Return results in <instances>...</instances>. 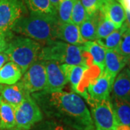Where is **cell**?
<instances>
[{"label":"cell","mask_w":130,"mask_h":130,"mask_svg":"<svg viewBox=\"0 0 130 130\" xmlns=\"http://www.w3.org/2000/svg\"><path fill=\"white\" fill-rule=\"evenodd\" d=\"M31 96L47 117L74 130H95L90 112L78 94L42 90Z\"/></svg>","instance_id":"1"},{"label":"cell","mask_w":130,"mask_h":130,"mask_svg":"<svg viewBox=\"0 0 130 130\" xmlns=\"http://www.w3.org/2000/svg\"><path fill=\"white\" fill-rule=\"evenodd\" d=\"M59 25L57 15L30 13L28 17L23 16L19 19L12 31L44 44L57 40Z\"/></svg>","instance_id":"2"},{"label":"cell","mask_w":130,"mask_h":130,"mask_svg":"<svg viewBox=\"0 0 130 130\" xmlns=\"http://www.w3.org/2000/svg\"><path fill=\"white\" fill-rule=\"evenodd\" d=\"M38 60L55 61L70 65H83L90 67L93 65L90 54L83 46H74L59 40L43 44Z\"/></svg>","instance_id":"3"},{"label":"cell","mask_w":130,"mask_h":130,"mask_svg":"<svg viewBox=\"0 0 130 130\" xmlns=\"http://www.w3.org/2000/svg\"><path fill=\"white\" fill-rule=\"evenodd\" d=\"M41 48V43L33 39L15 36L10 38L4 53L9 57V60L20 67L24 74L30 65L38 60Z\"/></svg>","instance_id":"4"},{"label":"cell","mask_w":130,"mask_h":130,"mask_svg":"<svg viewBox=\"0 0 130 130\" xmlns=\"http://www.w3.org/2000/svg\"><path fill=\"white\" fill-rule=\"evenodd\" d=\"M95 130H116L118 123L111 98L100 101L88 99Z\"/></svg>","instance_id":"5"},{"label":"cell","mask_w":130,"mask_h":130,"mask_svg":"<svg viewBox=\"0 0 130 130\" xmlns=\"http://www.w3.org/2000/svg\"><path fill=\"white\" fill-rule=\"evenodd\" d=\"M25 13L23 0H0V36H12V29Z\"/></svg>","instance_id":"6"},{"label":"cell","mask_w":130,"mask_h":130,"mask_svg":"<svg viewBox=\"0 0 130 130\" xmlns=\"http://www.w3.org/2000/svg\"><path fill=\"white\" fill-rule=\"evenodd\" d=\"M16 127L30 130L43 119V112L31 95L14 108Z\"/></svg>","instance_id":"7"},{"label":"cell","mask_w":130,"mask_h":130,"mask_svg":"<svg viewBox=\"0 0 130 130\" xmlns=\"http://www.w3.org/2000/svg\"><path fill=\"white\" fill-rule=\"evenodd\" d=\"M20 80L30 94L44 90L46 87V73L44 61L41 60L35 61L25 72Z\"/></svg>","instance_id":"8"},{"label":"cell","mask_w":130,"mask_h":130,"mask_svg":"<svg viewBox=\"0 0 130 130\" xmlns=\"http://www.w3.org/2000/svg\"><path fill=\"white\" fill-rule=\"evenodd\" d=\"M46 73L47 92H56L62 90L68 83L67 78L61 69V64L55 61H43Z\"/></svg>","instance_id":"9"},{"label":"cell","mask_w":130,"mask_h":130,"mask_svg":"<svg viewBox=\"0 0 130 130\" xmlns=\"http://www.w3.org/2000/svg\"><path fill=\"white\" fill-rule=\"evenodd\" d=\"M113 83L111 78L103 71L98 77L89 83L87 87L88 99L100 101L110 98Z\"/></svg>","instance_id":"10"},{"label":"cell","mask_w":130,"mask_h":130,"mask_svg":"<svg viewBox=\"0 0 130 130\" xmlns=\"http://www.w3.org/2000/svg\"><path fill=\"white\" fill-rule=\"evenodd\" d=\"M1 98L15 108L30 95L21 80L13 85H0Z\"/></svg>","instance_id":"11"},{"label":"cell","mask_w":130,"mask_h":130,"mask_svg":"<svg viewBox=\"0 0 130 130\" xmlns=\"http://www.w3.org/2000/svg\"><path fill=\"white\" fill-rule=\"evenodd\" d=\"M128 60L129 58L120 54L116 49H106L103 71L114 81L118 74L125 68Z\"/></svg>","instance_id":"12"},{"label":"cell","mask_w":130,"mask_h":130,"mask_svg":"<svg viewBox=\"0 0 130 130\" xmlns=\"http://www.w3.org/2000/svg\"><path fill=\"white\" fill-rule=\"evenodd\" d=\"M99 10L118 28L125 22V10L117 0H104Z\"/></svg>","instance_id":"13"},{"label":"cell","mask_w":130,"mask_h":130,"mask_svg":"<svg viewBox=\"0 0 130 130\" xmlns=\"http://www.w3.org/2000/svg\"><path fill=\"white\" fill-rule=\"evenodd\" d=\"M112 96L130 103V70L124 68L118 74L112 85Z\"/></svg>","instance_id":"14"},{"label":"cell","mask_w":130,"mask_h":130,"mask_svg":"<svg viewBox=\"0 0 130 130\" xmlns=\"http://www.w3.org/2000/svg\"><path fill=\"white\" fill-rule=\"evenodd\" d=\"M57 39L74 46H83L84 40L79 31L78 25L71 23H60L57 31Z\"/></svg>","instance_id":"15"},{"label":"cell","mask_w":130,"mask_h":130,"mask_svg":"<svg viewBox=\"0 0 130 130\" xmlns=\"http://www.w3.org/2000/svg\"><path fill=\"white\" fill-rule=\"evenodd\" d=\"M61 69L64 72L68 82L74 92H77L79 85L83 79L84 75L89 67L83 65H70L61 64Z\"/></svg>","instance_id":"16"},{"label":"cell","mask_w":130,"mask_h":130,"mask_svg":"<svg viewBox=\"0 0 130 130\" xmlns=\"http://www.w3.org/2000/svg\"><path fill=\"white\" fill-rule=\"evenodd\" d=\"M23 74L20 67L9 61L0 69V85H13L21 79Z\"/></svg>","instance_id":"17"},{"label":"cell","mask_w":130,"mask_h":130,"mask_svg":"<svg viewBox=\"0 0 130 130\" xmlns=\"http://www.w3.org/2000/svg\"><path fill=\"white\" fill-rule=\"evenodd\" d=\"M15 126L14 108L0 97V130L12 129Z\"/></svg>","instance_id":"18"},{"label":"cell","mask_w":130,"mask_h":130,"mask_svg":"<svg viewBox=\"0 0 130 130\" xmlns=\"http://www.w3.org/2000/svg\"><path fill=\"white\" fill-rule=\"evenodd\" d=\"M84 50L88 51L92 57L93 64L98 66L103 72L105 67V56L106 48L98 44L95 41H85L82 46Z\"/></svg>","instance_id":"19"},{"label":"cell","mask_w":130,"mask_h":130,"mask_svg":"<svg viewBox=\"0 0 130 130\" xmlns=\"http://www.w3.org/2000/svg\"><path fill=\"white\" fill-rule=\"evenodd\" d=\"M101 12L98 10L92 16L88 17L79 26L82 37L85 41L97 40V25Z\"/></svg>","instance_id":"20"},{"label":"cell","mask_w":130,"mask_h":130,"mask_svg":"<svg viewBox=\"0 0 130 130\" xmlns=\"http://www.w3.org/2000/svg\"><path fill=\"white\" fill-rule=\"evenodd\" d=\"M111 101L118 125L123 124L130 126V103L113 96Z\"/></svg>","instance_id":"21"},{"label":"cell","mask_w":130,"mask_h":130,"mask_svg":"<svg viewBox=\"0 0 130 130\" xmlns=\"http://www.w3.org/2000/svg\"><path fill=\"white\" fill-rule=\"evenodd\" d=\"M31 14L57 15L49 0H23Z\"/></svg>","instance_id":"22"},{"label":"cell","mask_w":130,"mask_h":130,"mask_svg":"<svg viewBox=\"0 0 130 130\" xmlns=\"http://www.w3.org/2000/svg\"><path fill=\"white\" fill-rule=\"evenodd\" d=\"M126 29V25L124 23L121 28L116 29L109 36L103 39H98L95 41L106 49H116L121 42L123 33L124 32Z\"/></svg>","instance_id":"23"},{"label":"cell","mask_w":130,"mask_h":130,"mask_svg":"<svg viewBox=\"0 0 130 130\" xmlns=\"http://www.w3.org/2000/svg\"><path fill=\"white\" fill-rule=\"evenodd\" d=\"M116 29V25L101 12L97 25V40L105 38Z\"/></svg>","instance_id":"24"},{"label":"cell","mask_w":130,"mask_h":130,"mask_svg":"<svg viewBox=\"0 0 130 130\" xmlns=\"http://www.w3.org/2000/svg\"><path fill=\"white\" fill-rule=\"evenodd\" d=\"M74 0H63L56 9L57 17L60 23H71V16Z\"/></svg>","instance_id":"25"},{"label":"cell","mask_w":130,"mask_h":130,"mask_svg":"<svg viewBox=\"0 0 130 130\" xmlns=\"http://www.w3.org/2000/svg\"><path fill=\"white\" fill-rule=\"evenodd\" d=\"M87 18L88 14L81 2V0H74L71 16V22L79 26Z\"/></svg>","instance_id":"26"},{"label":"cell","mask_w":130,"mask_h":130,"mask_svg":"<svg viewBox=\"0 0 130 130\" xmlns=\"http://www.w3.org/2000/svg\"><path fill=\"white\" fill-rule=\"evenodd\" d=\"M32 130H74L54 120L41 121L34 125Z\"/></svg>","instance_id":"27"},{"label":"cell","mask_w":130,"mask_h":130,"mask_svg":"<svg viewBox=\"0 0 130 130\" xmlns=\"http://www.w3.org/2000/svg\"><path fill=\"white\" fill-rule=\"evenodd\" d=\"M120 54L125 57L130 58V29L127 28L123 33L121 42L116 49Z\"/></svg>","instance_id":"28"},{"label":"cell","mask_w":130,"mask_h":130,"mask_svg":"<svg viewBox=\"0 0 130 130\" xmlns=\"http://www.w3.org/2000/svg\"><path fill=\"white\" fill-rule=\"evenodd\" d=\"M103 1L104 0H81L88 17L92 16L100 9Z\"/></svg>","instance_id":"29"},{"label":"cell","mask_w":130,"mask_h":130,"mask_svg":"<svg viewBox=\"0 0 130 130\" xmlns=\"http://www.w3.org/2000/svg\"><path fill=\"white\" fill-rule=\"evenodd\" d=\"M8 60H9V57L7 56V55L4 52H1L0 53V69L7 62Z\"/></svg>","instance_id":"30"},{"label":"cell","mask_w":130,"mask_h":130,"mask_svg":"<svg viewBox=\"0 0 130 130\" xmlns=\"http://www.w3.org/2000/svg\"><path fill=\"white\" fill-rule=\"evenodd\" d=\"M125 11L130 12V0H118Z\"/></svg>","instance_id":"31"},{"label":"cell","mask_w":130,"mask_h":130,"mask_svg":"<svg viewBox=\"0 0 130 130\" xmlns=\"http://www.w3.org/2000/svg\"><path fill=\"white\" fill-rule=\"evenodd\" d=\"M62 1L63 0H49V2H51V5L54 7V8L56 9V10L57 9L59 5V4H60Z\"/></svg>","instance_id":"32"},{"label":"cell","mask_w":130,"mask_h":130,"mask_svg":"<svg viewBox=\"0 0 130 130\" xmlns=\"http://www.w3.org/2000/svg\"><path fill=\"white\" fill-rule=\"evenodd\" d=\"M126 12V20L124 22V23L126 24L127 28H129L130 29V12L125 11Z\"/></svg>","instance_id":"33"},{"label":"cell","mask_w":130,"mask_h":130,"mask_svg":"<svg viewBox=\"0 0 130 130\" xmlns=\"http://www.w3.org/2000/svg\"><path fill=\"white\" fill-rule=\"evenodd\" d=\"M116 130H130V126L123 124H119L117 126Z\"/></svg>","instance_id":"34"},{"label":"cell","mask_w":130,"mask_h":130,"mask_svg":"<svg viewBox=\"0 0 130 130\" xmlns=\"http://www.w3.org/2000/svg\"><path fill=\"white\" fill-rule=\"evenodd\" d=\"M7 130H26V129H19V128H17L16 126L13 128V129H7Z\"/></svg>","instance_id":"35"},{"label":"cell","mask_w":130,"mask_h":130,"mask_svg":"<svg viewBox=\"0 0 130 130\" xmlns=\"http://www.w3.org/2000/svg\"><path fill=\"white\" fill-rule=\"evenodd\" d=\"M127 66H128V69L130 70V58L129 59V60H128V62H127Z\"/></svg>","instance_id":"36"}]
</instances>
